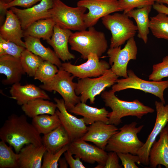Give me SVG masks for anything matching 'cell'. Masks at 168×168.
Returning <instances> with one entry per match:
<instances>
[{
	"mask_svg": "<svg viewBox=\"0 0 168 168\" xmlns=\"http://www.w3.org/2000/svg\"><path fill=\"white\" fill-rule=\"evenodd\" d=\"M153 8L158 13H162L168 15V7L164 4L156 2L152 6Z\"/></svg>",
	"mask_w": 168,
	"mask_h": 168,
	"instance_id": "obj_43",
	"label": "cell"
},
{
	"mask_svg": "<svg viewBox=\"0 0 168 168\" xmlns=\"http://www.w3.org/2000/svg\"><path fill=\"white\" fill-rule=\"evenodd\" d=\"M0 138L17 153L27 144L42 145L40 134L24 115L9 116L0 129Z\"/></svg>",
	"mask_w": 168,
	"mask_h": 168,
	"instance_id": "obj_1",
	"label": "cell"
},
{
	"mask_svg": "<svg viewBox=\"0 0 168 168\" xmlns=\"http://www.w3.org/2000/svg\"><path fill=\"white\" fill-rule=\"evenodd\" d=\"M118 130L114 125L97 121L87 127L86 133L81 138L86 142H92L99 148L105 150L109 140Z\"/></svg>",
	"mask_w": 168,
	"mask_h": 168,
	"instance_id": "obj_17",
	"label": "cell"
},
{
	"mask_svg": "<svg viewBox=\"0 0 168 168\" xmlns=\"http://www.w3.org/2000/svg\"><path fill=\"white\" fill-rule=\"evenodd\" d=\"M10 92L12 98L15 100L19 105H22L37 98L49 100L47 93L40 87L32 84L21 85L19 82L12 85Z\"/></svg>",
	"mask_w": 168,
	"mask_h": 168,
	"instance_id": "obj_21",
	"label": "cell"
},
{
	"mask_svg": "<svg viewBox=\"0 0 168 168\" xmlns=\"http://www.w3.org/2000/svg\"><path fill=\"white\" fill-rule=\"evenodd\" d=\"M26 48L31 52L38 56L43 60L50 62L59 68L61 67L62 63L54 51L49 47L44 46L40 39L30 36L24 37Z\"/></svg>",
	"mask_w": 168,
	"mask_h": 168,
	"instance_id": "obj_26",
	"label": "cell"
},
{
	"mask_svg": "<svg viewBox=\"0 0 168 168\" xmlns=\"http://www.w3.org/2000/svg\"><path fill=\"white\" fill-rule=\"evenodd\" d=\"M68 149V145H67L55 153L46 151L43 156L41 168H58V161L61 156Z\"/></svg>",
	"mask_w": 168,
	"mask_h": 168,
	"instance_id": "obj_36",
	"label": "cell"
},
{
	"mask_svg": "<svg viewBox=\"0 0 168 168\" xmlns=\"http://www.w3.org/2000/svg\"><path fill=\"white\" fill-rule=\"evenodd\" d=\"M165 127L166 128V129L167 130V133H168V122Z\"/></svg>",
	"mask_w": 168,
	"mask_h": 168,
	"instance_id": "obj_47",
	"label": "cell"
},
{
	"mask_svg": "<svg viewBox=\"0 0 168 168\" xmlns=\"http://www.w3.org/2000/svg\"><path fill=\"white\" fill-rule=\"evenodd\" d=\"M57 109L56 111L63 125L68 133L71 142L82 138L87 131V127L83 118H78L70 113L63 99L54 98Z\"/></svg>",
	"mask_w": 168,
	"mask_h": 168,
	"instance_id": "obj_15",
	"label": "cell"
},
{
	"mask_svg": "<svg viewBox=\"0 0 168 168\" xmlns=\"http://www.w3.org/2000/svg\"><path fill=\"white\" fill-rule=\"evenodd\" d=\"M12 147L0 142V168H19V154L15 152Z\"/></svg>",
	"mask_w": 168,
	"mask_h": 168,
	"instance_id": "obj_33",
	"label": "cell"
},
{
	"mask_svg": "<svg viewBox=\"0 0 168 168\" xmlns=\"http://www.w3.org/2000/svg\"><path fill=\"white\" fill-rule=\"evenodd\" d=\"M118 2L123 13L125 14L136 8L152 6L155 2V0H118Z\"/></svg>",
	"mask_w": 168,
	"mask_h": 168,
	"instance_id": "obj_38",
	"label": "cell"
},
{
	"mask_svg": "<svg viewBox=\"0 0 168 168\" xmlns=\"http://www.w3.org/2000/svg\"><path fill=\"white\" fill-rule=\"evenodd\" d=\"M119 158L122 162V165L124 168H138L135 163L140 164V158L138 155H134L131 153H117Z\"/></svg>",
	"mask_w": 168,
	"mask_h": 168,
	"instance_id": "obj_39",
	"label": "cell"
},
{
	"mask_svg": "<svg viewBox=\"0 0 168 168\" xmlns=\"http://www.w3.org/2000/svg\"><path fill=\"white\" fill-rule=\"evenodd\" d=\"M57 108L56 103L42 98L30 101L21 107L26 115L32 118L41 114H54Z\"/></svg>",
	"mask_w": 168,
	"mask_h": 168,
	"instance_id": "obj_28",
	"label": "cell"
},
{
	"mask_svg": "<svg viewBox=\"0 0 168 168\" xmlns=\"http://www.w3.org/2000/svg\"><path fill=\"white\" fill-rule=\"evenodd\" d=\"M13 0H0V3L7 4L11 2Z\"/></svg>",
	"mask_w": 168,
	"mask_h": 168,
	"instance_id": "obj_46",
	"label": "cell"
},
{
	"mask_svg": "<svg viewBox=\"0 0 168 168\" xmlns=\"http://www.w3.org/2000/svg\"><path fill=\"white\" fill-rule=\"evenodd\" d=\"M168 77V55L164 57L161 62L153 65L152 72L148 78L149 80L158 81Z\"/></svg>",
	"mask_w": 168,
	"mask_h": 168,
	"instance_id": "obj_37",
	"label": "cell"
},
{
	"mask_svg": "<svg viewBox=\"0 0 168 168\" xmlns=\"http://www.w3.org/2000/svg\"><path fill=\"white\" fill-rule=\"evenodd\" d=\"M127 77L116 80L112 87L113 92L115 93L128 89L140 90L153 95L165 104L164 92L168 88V80L158 81L145 80L139 77L131 69L127 70Z\"/></svg>",
	"mask_w": 168,
	"mask_h": 168,
	"instance_id": "obj_9",
	"label": "cell"
},
{
	"mask_svg": "<svg viewBox=\"0 0 168 168\" xmlns=\"http://www.w3.org/2000/svg\"><path fill=\"white\" fill-rule=\"evenodd\" d=\"M42 144L47 151L55 153L71 142L69 136L62 125L42 137Z\"/></svg>",
	"mask_w": 168,
	"mask_h": 168,
	"instance_id": "obj_25",
	"label": "cell"
},
{
	"mask_svg": "<svg viewBox=\"0 0 168 168\" xmlns=\"http://www.w3.org/2000/svg\"><path fill=\"white\" fill-rule=\"evenodd\" d=\"M46 151L43 144L25 145L19 153V168H41L43 156Z\"/></svg>",
	"mask_w": 168,
	"mask_h": 168,
	"instance_id": "obj_23",
	"label": "cell"
},
{
	"mask_svg": "<svg viewBox=\"0 0 168 168\" xmlns=\"http://www.w3.org/2000/svg\"><path fill=\"white\" fill-rule=\"evenodd\" d=\"M58 71L56 65L49 61L44 60L37 70L34 78L44 83L52 80Z\"/></svg>",
	"mask_w": 168,
	"mask_h": 168,
	"instance_id": "obj_34",
	"label": "cell"
},
{
	"mask_svg": "<svg viewBox=\"0 0 168 168\" xmlns=\"http://www.w3.org/2000/svg\"><path fill=\"white\" fill-rule=\"evenodd\" d=\"M72 33L71 30L62 28L55 24L51 37L46 40L53 48L57 57L64 62L75 58L69 51L68 46L69 39Z\"/></svg>",
	"mask_w": 168,
	"mask_h": 168,
	"instance_id": "obj_19",
	"label": "cell"
},
{
	"mask_svg": "<svg viewBox=\"0 0 168 168\" xmlns=\"http://www.w3.org/2000/svg\"><path fill=\"white\" fill-rule=\"evenodd\" d=\"M0 73L6 76V78L2 81L5 85L19 83L25 73L20 58L8 55L0 56Z\"/></svg>",
	"mask_w": 168,
	"mask_h": 168,
	"instance_id": "obj_20",
	"label": "cell"
},
{
	"mask_svg": "<svg viewBox=\"0 0 168 168\" xmlns=\"http://www.w3.org/2000/svg\"><path fill=\"white\" fill-rule=\"evenodd\" d=\"M75 77L62 68L50 81L43 83L40 87L43 90L58 92L62 97L67 110L69 111L81 102L80 97L76 94L77 83L73 81Z\"/></svg>",
	"mask_w": 168,
	"mask_h": 168,
	"instance_id": "obj_8",
	"label": "cell"
},
{
	"mask_svg": "<svg viewBox=\"0 0 168 168\" xmlns=\"http://www.w3.org/2000/svg\"><path fill=\"white\" fill-rule=\"evenodd\" d=\"M109 63L112 71L119 77L127 78V65L131 60H136L138 48L134 37L127 41L124 47L110 48L107 50Z\"/></svg>",
	"mask_w": 168,
	"mask_h": 168,
	"instance_id": "obj_10",
	"label": "cell"
},
{
	"mask_svg": "<svg viewBox=\"0 0 168 168\" xmlns=\"http://www.w3.org/2000/svg\"><path fill=\"white\" fill-rule=\"evenodd\" d=\"M118 77L110 68L103 75L96 78L79 79L76 84V94L80 95L81 102L86 103L89 100L90 104H93L96 96L104 91L106 88L112 86Z\"/></svg>",
	"mask_w": 168,
	"mask_h": 168,
	"instance_id": "obj_7",
	"label": "cell"
},
{
	"mask_svg": "<svg viewBox=\"0 0 168 168\" xmlns=\"http://www.w3.org/2000/svg\"><path fill=\"white\" fill-rule=\"evenodd\" d=\"M155 104L156 115L154 126L146 141L137 154L140 158V163L145 166L149 165V153L153 144L168 122V104L165 105L162 102L157 101H155Z\"/></svg>",
	"mask_w": 168,
	"mask_h": 168,
	"instance_id": "obj_14",
	"label": "cell"
},
{
	"mask_svg": "<svg viewBox=\"0 0 168 168\" xmlns=\"http://www.w3.org/2000/svg\"><path fill=\"white\" fill-rule=\"evenodd\" d=\"M129 18L127 14L115 13L102 18L103 24L111 34L110 48L121 46L134 37L138 28Z\"/></svg>",
	"mask_w": 168,
	"mask_h": 168,
	"instance_id": "obj_6",
	"label": "cell"
},
{
	"mask_svg": "<svg viewBox=\"0 0 168 168\" xmlns=\"http://www.w3.org/2000/svg\"><path fill=\"white\" fill-rule=\"evenodd\" d=\"M68 149L75 157H78L86 162L98 165L95 168H104L108 153L97 146L91 145L81 138L71 141L68 144Z\"/></svg>",
	"mask_w": 168,
	"mask_h": 168,
	"instance_id": "obj_13",
	"label": "cell"
},
{
	"mask_svg": "<svg viewBox=\"0 0 168 168\" xmlns=\"http://www.w3.org/2000/svg\"><path fill=\"white\" fill-rule=\"evenodd\" d=\"M149 161L150 168H156L161 165L168 168V133L166 127L161 131L158 140L152 145Z\"/></svg>",
	"mask_w": 168,
	"mask_h": 168,
	"instance_id": "obj_22",
	"label": "cell"
},
{
	"mask_svg": "<svg viewBox=\"0 0 168 168\" xmlns=\"http://www.w3.org/2000/svg\"><path fill=\"white\" fill-rule=\"evenodd\" d=\"M96 54L91 53L87 61L79 65H74L70 62L62 63V68L78 79L86 77H98L103 75L110 68L109 63L105 60H100Z\"/></svg>",
	"mask_w": 168,
	"mask_h": 168,
	"instance_id": "obj_12",
	"label": "cell"
},
{
	"mask_svg": "<svg viewBox=\"0 0 168 168\" xmlns=\"http://www.w3.org/2000/svg\"><path fill=\"white\" fill-rule=\"evenodd\" d=\"M119 157L117 153L110 152L104 168H122V165L119 163Z\"/></svg>",
	"mask_w": 168,
	"mask_h": 168,
	"instance_id": "obj_41",
	"label": "cell"
},
{
	"mask_svg": "<svg viewBox=\"0 0 168 168\" xmlns=\"http://www.w3.org/2000/svg\"><path fill=\"white\" fill-rule=\"evenodd\" d=\"M137 123L133 122L126 124L119 129L120 130L114 134L109 140L105 150L117 153H130L137 155L144 143L138 138V134L144 127H137Z\"/></svg>",
	"mask_w": 168,
	"mask_h": 168,
	"instance_id": "obj_4",
	"label": "cell"
},
{
	"mask_svg": "<svg viewBox=\"0 0 168 168\" xmlns=\"http://www.w3.org/2000/svg\"><path fill=\"white\" fill-rule=\"evenodd\" d=\"M149 29L155 37L168 40V15L158 13L150 17Z\"/></svg>",
	"mask_w": 168,
	"mask_h": 168,
	"instance_id": "obj_31",
	"label": "cell"
},
{
	"mask_svg": "<svg viewBox=\"0 0 168 168\" xmlns=\"http://www.w3.org/2000/svg\"><path fill=\"white\" fill-rule=\"evenodd\" d=\"M54 0H42L38 4L26 9L10 8L19 20L23 30L40 19L51 18L49 10L53 6Z\"/></svg>",
	"mask_w": 168,
	"mask_h": 168,
	"instance_id": "obj_16",
	"label": "cell"
},
{
	"mask_svg": "<svg viewBox=\"0 0 168 168\" xmlns=\"http://www.w3.org/2000/svg\"><path fill=\"white\" fill-rule=\"evenodd\" d=\"M156 2L166 4L168 6V0H155Z\"/></svg>",
	"mask_w": 168,
	"mask_h": 168,
	"instance_id": "obj_45",
	"label": "cell"
},
{
	"mask_svg": "<svg viewBox=\"0 0 168 168\" xmlns=\"http://www.w3.org/2000/svg\"><path fill=\"white\" fill-rule=\"evenodd\" d=\"M26 48L0 37V56L8 55L20 58Z\"/></svg>",
	"mask_w": 168,
	"mask_h": 168,
	"instance_id": "obj_35",
	"label": "cell"
},
{
	"mask_svg": "<svg viewBox=\"0 0 168 168\" xmlns=\"http://www.w3.org/2000/svg\"><path fill=\"white\" fill-rule=\"evenodd\" d=\"M77 6L86 8L88 12L84 16L87 28L93 26L99 19L112 13L123 11L118 0H80Z\"/></svg>",
	"mask_w": 168,
	"mask_h": 168,
	"instance_id": "obj_11",
	"label": "cell"
},
{
	"mask_svg": "<svg viewBox=\"0 0 168 168\" xmlns=\"http://www.w3.org/2000/svg\"><path fill=\"white\" fill-rule=\"evenodd\" d=\"M58 165L60 168H67L69 166L65 158L60 159L58 161Z\"/></svg>",
	"mask_w": 168,
	"mask_h": 168,
	"instance_id": "obj_44",
	"label": "cell"
},
{
	"mask_svg": "<svg viewBox=\"0 0 168 168\" xmlns=\"http://www.w3.org/2000/svg\"><path fill=\"white\" fill-rule=\"evenodd\" d=\"M152 6L148 5L133 9L126 14L135 21L138 28V37L145 44L148 41L149 33V15Z\"/></svg>",
	"mask_w": 168,
	"mask_h": 168,
	"instance_id": "obj_27",
	"label": "cell"
},
{
	"mask_svg": "<svg viewBox=\"0 0 168 168\" xmlns=\"http://www.w3.org/2000/svg\"><path fill=\"white\" fill-rule=\"evenodd\" d=\"M87 9L77 6H69L61 0H54L49 12L52 18L62 28L79 31L86 30L84 16Z\"/></svg>",
	"mask_w": 168,
	"mask_h": 168,
	"instance_id": "obj_5",
	"label": "cell"
},
{
	"mask_svg": "<svg viewBox=\"0 0 168 168\" xmlns=\"http://www.w3.org/2000/svg\"><path fill=\"white\" fill-rule=\"evenodd\" d=\"M86 30L72 33L68 43L71 49L79 53L81 57L87 59L91 53L96 54L99 57L104 53L108 47L105 34L96 30L93 27Z\"/></svg>",
	"mask_w": 168,
	"mask_h": 168,
	"instance_id": "obj_3",
	"label": "cell"
},
{
	"mask_svg": "<svg viewBox=\"0 0 168 168\" xmlns=\"http://www.w3.org/2000/svg\"><path fill=\"white\" fill-rule=\"evenodd\" d=\"M68 111L82 116L86 125H91L97 121H101L109 124V119L107 117L109 112L105 107L99 109L80 102Z\"/></svg>",
	"mask_w": 168,
	"mask_h": 168,
	"instance_id": "obj_24",
	"label": "cell"
},
{
	"mask_svg": "<svg viewBox=\"0 0 168 168\" xmlns=\"http://www.w3.org/2000/svg\"><path fill=\"white\" fill-rule=\"evenodd\" d=\"M20 59L25 73L30 77H34L39 67L44 61L26 48L22 51Z\"/></svg>",
	"mask_w": 168,
	"mask_h": 168,
	"instance_id": "obj_32",
	"label": "cell"
},
{
	"mask_svg": "<svg viewBox=\"0 0 168 168\" xmlns=\"http://www.w3.org/2000/svg\"><path fill=\"white\" fill-rule=\"evenodd\" d=\"M64 158L67 161L71 168H86L80 161V158L78 157L72 156V154L68 149L64 153Z\"/></svg>",
	"mask_w": 168,
	"mask_h": 168,
	"instance_id": "obj_42",
	"label": "cell"
},
{
	"mask_svg": "<svg viewBox=\"0 0 168 168\" xmlns=\"http://www.w3.org/2000/svg\"><path fill=\"white\" fill-rule=\"evenodd\" d=\"M115 93L111 90L104 91L101 94L105 105L112 110L107 115L109 124L117 126L122 122L124 117L135 116L141 119L144 115L154 111L153 108L145 105L138 99L131 101L123 100L117 97Z\"/></svg>",
	"mask_w": 168,
	"mask_h": 168,
	"instance_id": "obj_2",
	"label": "cell"
},
{
	"mask_svg": "<svg viewBox=\"0 0 168 168\" xmlns=\"http://www.w3.org/2000/svg\"><path fill=\"white\" fill-rule=\"evenodd\" d=\"M31 123L40 134L44 135L61 125L60 120L56 112L53 115L43 114L37 116L32 118Z\"/></svg>",
	"mask_w": 168,
	"mask_h": 168,
	"instance_id": "obj_30",
	"label": "cell"
},
{
	"mask_svg": "<svg viewBox=\"0 0 168 168\" xmlns=\"http://www.w3.org/2000/svg\"><path fill=\"white\" fill-rule=\"evenodd\" d=\"M42 0H13L7 4L0 3L1 11H5L12 7L16 6L25 8L31 7L38 2Z\"/></svg>",
	"mask_w": 168,
	"mask_h": 168,
	"instance_id": "obj_40",
	"label": "cell"
},
{
	"mask_svg": "<svg viewBox=\"0 0 168 168\" xmlns=\"http://www.w3.org/2000/svg\"><path fill=\"white\" fill-rule=\"evenodd\" d=\"M5 12L6 17L0 28V37L26 48L25 42L22 40L24 37V30L19 20L11 9Z\"/></svg>",
	"mask_w": 168,
	"mask_h": 168,
	"instance_id": "obj_18",
	"label": "cell"
},
{
	"mask_svg": "<svg viewBox=\"0 0 168 168\" xmlns=\"http://www.w3.org/2000/svg\"><path fill=\"white\" fill-rule=\"evenodd\" d=\"M55 24L51 18L39 20L24 30V37L28 35L47 40L51 37Z\"/></svg>",
	"mask_w": 168,
	"mask_h": 168,
	"instance_id": "obj_29",
	"label": "cell"
}]
</instances>
